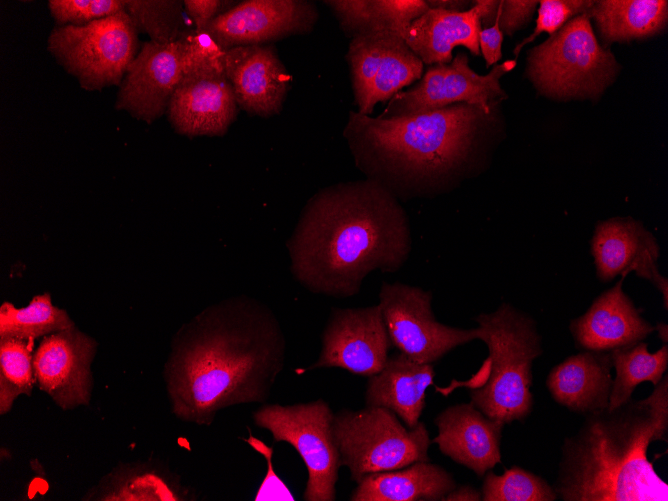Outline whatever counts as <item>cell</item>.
I'll return each instance as SVG.
<instances>
[{
    "mask_svg": "<svg viewBox=\"0 0 668 501\" xmlns=\"http://www.w3.org/2000/svg\"><path fill=\"white\" fill-rule=\"evenodd\" d=\"M285 358L286 339L267 304L248 295L225 299L173 338L163 371L171 411L209 426L222 409L265 403Z\"/></svg>",
    "mask_w": 668,
    "mask_h": 501,
    "instance_id": "cell-1",
    "label": "cell"
},
{
    "mask_svg": "<svg viewBox=\"0 0 668 501\" xmlns=\"http://www.w3.org/2000/svg\"><path fill=\"white\" fill-rule=\"evenodd\" d=\"M286 247L291 273L304 288L347 298L372 271H398L409 258L412 238L397 197L367 178L313 195Z\"/></svg>",
    "mask_w": 668,
    "mask_h": 501,
    "instance_id": "cell-2",
    "label": "cell"
},
{
    "mask_svg": "<svg viewBox=\"0 0 668 501\" xmlns=\"http://www.w3.org/2000/svg\"><path fill=\"white\" fill-rule=\"evenodd\" d=\"M645 399L586 415L565 439L553 486L564 501H667L668 484L647 457L667 442L668 376Z\"/></svg>",
    "mask_w": 668,
    "mask_h": 501,
    "instance_id": "cell-3",
    "label": "cell"
},
{
    "mask_svg": "<svg viewBox=\"0 0 668 501\" xmlns=\"http://www.w3.org/2000/svg\"><path fill=\"white\" fill-rule=\"evenodd\" d=\"M485 115L467 103L394 117L351 111L344 137L368 179L396 197L422 195L468 160Z\"/></svg>",
    "mask_w": 668,
    "mask_h": 501,
    "instance_id": "cell-4",
    "label": "cell"
},
{
    "mask_svg": "<svg viewBox=\"0 0 668 501\" xmlns=\"http://www.w3.org/2000/svg\"><path fill=\"white\" fill-rule=\"evenodd\" d=\"M474 319L488 346L490 372L484 385L471 389V402L504 424L523 421L533 409L532 364L542 353L535 322L507 303Z\"/></svg>",
    "mask_w": 668,
    "mask_h": 501,
    "instance_id": "cell-5",
    "label": "cell"
},
{
    "mask_svg": "<svg viewBox=\"0 0 668 501\" xmlns=\"http://www.w3.org/2000/svg\"><path fill=\"white\" fill-rule=\"evenodd\" d=\"M333 435L340 465L348 468L356 483L372 473L430 461L431 440L424 422L408 428L384 407L366 406L334 413Z\"/></svg>",
    "mask_w": 668,
    "mask_h": 501,
    "instance_id": "cell-6",
    "label": "cell"
},
{
    "mask_svg": "<svg viewBox=\"0 0 668 501\" xmlns=\"http://www.w3.org/2000/svg\"><path fill=\"white\" fill-rule=\"evenodd\" d=\"M618 65L597 41L587 13L569 20L528 58V74L548 96H596L613 80Z\"/></svg>",
    "mask_w": 668,
    "mask_h": 501,
    "instance_id": "cell-7",
    "label": "cell"
},
{
    "mask_svg": "<svg viewBox=\"0 0 668 501\" xmlns=\"http://www.w3.org/2000/svg\"><path fill=\"white\" fill-rule=\"evenodd\" d=\"M138 30L126 11L83 25L53 28L47 48L81 87L101 90L121 84L135 58Z\"/></svg>",
    "mask_w": 668,
    "mask_h": 501,
    "instance_id": "cell-8",
    "label": "cell"
},
{
    "mask_svg": "<svg viewBox=\"0 0 668 501\" xmlns=\"http://www.w3.org/2000/svg\"><path fill=\"white\" fill-rule=\"evenodd\" d=\"M329 404L318 399L293 405L264 404L253 413L256 426L268 430L275 442L290 444L308 473L303 499L334 501L340 455L333 435Z\"/></svg>",
    "mask_w": 668,
    "mask_h": 501,
    "instance_id": "cell-9",
    "label": "cell"
},
{
    "mask_svg": "<svg viewBox=\"0 0 668 501\" xmlns=\"http://www.w3.org/2000/svg\"><path fill=\"white\" fill-rule=\"evenodd\" d=\"M432 293L401 282H383L379 306L392 347L419 363L433 364L452 349L475 339L479 328L461 329L438 322Z\"/></svg>",
    "mask_w": 668,
    "mask_h": 501,
    "instance_id": "cell-10",
    "label": "cell"
},
{
    "mask_svg": "<svg viewBox=\"0 0 668 501\" xmlns=\"http://www.w3.org/2000/svg\"><path fill=\"white\" fill-rule=\"evenodd\" d=\"M515 65L508 60L479 75L469 67L466 54L458 53L450 63L428 67L418 84L391 98L381 116L415 115L457 103L479 106L489 114L492 102L503 95L500 78Z\"/></svg>",
    "mask_w": 668,
    "mask_h": 501,
    "instance_id": "cell-11",
    "label": "cell"
},
{
    "mask_svg": "<svg viewBox=\"0 0 668 501\" xmlns=\"http://www.w3.org/2000/svg\"><path fill=\"white\" fill-rule=\"evenodd\" d=\"M391 347L379 304L332 308L319 357L303 371L338 367L371 377L382 370Z\"/></svg>",
    "mask_w": 668,
    "mask_h": 501,
    "instance_id": "cell-12",
    "label": "cell"
},
{
    "mask_svg": "<svg viewBox=\"0 0 668 501\" xmlns=\"http://www.w3.org/2000/svg\"><path fill=\"white\" fill-rule=\"evenodd\" d=\"M318 19L315 5L302 0H246L212 19L206 30L225 50L264 45L309 32Z\"/></svg>",
    "mask_w": 668,
    "mask_h": 501,
    "instance_id": "cell-13",
    "label": "cell"
},
{
    "mask_svg": "<svg viewBox=\"0 0 668 501\" xmlns=\"http://www.w3.org/2000/svg\"><path fill=\"white\" fill-rule=\"evenodd\" d=\"M96 342L75 326L46 335L33 354L39 389L63 410L87 405L93 379L90 365Z\"/></svg>",
    "mask_w": 668,
    "mask_h": 501,
    "instance_id": "cell-14",
    "label": "cell"
},
{
    "mask_svg": "<svg viewBox=\"0 0 668 501\" xmlns=\"http://www.w3.org/2000/svg\"><path fill=\"white\" fill-rule=\"evenodd\" d=\"M182 74L178 40L170 44L144 43L120 84L116 109L152 123L167 111Z\"/></svg>",
    "mask_w": 668,
    "mask_h": 501,
    "instance_id": "cell-15",
    "label": "cell"
},
{
    "mask_svg": "<svg viewBox=\"0 0 668 501\" xmlns=\"http://www.w3.org/2000/svg\"><path fill=\"white\" fill-rule=\"evenodd\" d=\"M238 104L225 72L193 71L182 77L167 114L176 132L187 136H221L237 116Z\"/></svg>",
    "mask_w": 668,
    "mask_h": 501,
    "instance_id": "cell-16",
    "label": "cell"
},
{
    "mask_svg": "<svg viewBox=\"0 0 668 501\" xmlns=\"http://www.w3.org/2000/svg\"><path fill=\"white\" fill-rule=\"evenodd\" d=\"M597 276L610 281L631 271L650 280L663 294L667 308L668 284L657 268L659 245L643 225L632 218L600 222L591 240Z\"/></svg>",
    "mask_w": 668,
    "mask_h": 501,
    "instance_id": "cell-17",
    "label": "cell"
},
{
    "mask_svg": "<svg viewBox=\"0 0 668 501\" xmlns=\"http://www.w3.org/2000/svg\"><path fill=\"white\" fill-rule=\"evenodd\" d=\"M225 74L239 108L261 117L280 113L291 77L273 46L250 45L228 49Z\"/></svg>",
    "mask_w": 668,
    "mask_h": 501,
    "instance_id": "cell-18",
    "label": "cell"
},
{
    "mask_svg": "<svg viewBox=\"0 0 668 501\" xmlns=\"http://www.w3.org/2000/svg\"><path fill=\"white\" fill-rule=\"evenodd\" d=\"M434 423L438 433L433 442L441 453L478 477L501 463L500 442L505 424L487 417L472 402L446 408Z\"/></svg>",
    "mask_w": 668,
    "mask_h": 501,
    "instance_id": "cell-19",
    "label": "cell"
},
{
    "mask_svg": "<svg viewBox=\"0 0 668 501\" xmlns=\"http://www.w3.org/2000/svg\"><path fill=\"white\" fill-rule=\"evenodd\" d=\"M622 285L623 278L571 322V333L583 349L610 352L640 342L655 330L641 317Z\"/></svg>",
    "mask_w": 668,
    "mask_h": 501,
    "instance_id": "cell-20",
    "label": "cell"
},
{
    "mask_svg": "<svg viewBox=\"0 0 668 501\" xmlns=\"http://www.w3.org/2000/svg\"><path fill=\"white\" fill-rule=\"evenodd\" d=\"M612 367L610 352L586 350L553 367L546 386L558 404L587 415L608 407Z\"/></svg>",
    "mask_w": 668,
    "mask_h": 501,
    "instance_id": "cell-21",
    "label": "cell"
},
{
    "mask_svg": "<svg viewBox=\"0 0 668 501\" xmlns=\"http://www.w3.org/2000/svg\"><path fill=\"white\" fill-rule=\"evenodd\" d=\"M481 22L476 7L457 12L429 8L401 34L408 47L425 64L450 63L452 50L460 45L480 54Z\"/></svg>",
    "mask_w": 668,
    "mask_h": 501,
    "instance_id": "cell-22",
    "label": "cell"
},
{
    "mask_svg": "<svg viewBox=\"0 0 668 501\" xmlns=\"http://www.w3.org/2000/svg\"><path fill=\"white\" fill-rule=\"evenodd\" d=\"M434 376L432 364L416 362L400 352L389 356L382 370L368 379L366 406L390 409L405 426L414 428L420 422L425 392Z\"/></svg>",
    "mask_w": 668,
    "mask_h": 501,
    "instance_id": "cell-23",
    "label": "cell"
},
{
    "mask_svg": "<svg viewBox=\"0 0 668 501\" xmlns=\"http://www.w3.org/2000/svg\"><path fill=\"white\" fill-rule=\"evenodd\" d=\"M457 486L452 474L430 461L366 475L351 501H440Z\"/></svg>",
    "mask_w": 668,
    "mask_h": 501,
    "instance_id": "cell-24",
    "label": "cell"
},
{
    "mask_svg": "<svg viewBox=\"0 0 668 501\" xmlns=\"http://www.w3.org/2000/svg\"><path fill=\"white\" fill-rule=\"evenodd\" d=\"M605 43L627 42L662 31L667 22L666 0L594 1L587 12Z\"/></svg>",
    "mask_w": 668,
    "mask_h": 501,
    "instance_id": "cell-25",
    "label": "cell"
},
{
    "mask_svg": "<svg viewBox=\"0 0 668 501\" xmlns=\"http://www.w3.org/2000/svg\"><path fill=\"white\" fill-rule=\"evenodd\" d=\"M325 4L341 28L353 36L370 32H393L401 36L429 9L427 2L421 0H332Z\"/></svg>",
    "mask_w": 668,
    "mask_h": 501,
    "instance_id": "cell-26",
    "label": "cell"
},
{
    "mask_svg": "<svg viewBox=\"0 0 668 501\" xmlns=\"http://www.w3.org/2000/svg\"><path fill=\"white\" fill-rule=\"evenodd\" d=\"M616 376L612 382L608 409H614L626 403L642 382L649 381L656 386L665 374L668 366V346L665 344L654 353L648 351L647 344L637 342L633 345L610 351Z\"/></svg>",
    "mask_w": 668,
    "mask_h": 501,
    "instance_id": "cell-27",
    "label": "cell"
},
{
    "mask_svg": "<svg viewBox=\"0 0 668 501\" xmlns=\"http://www.w3.org/2000/svg\"><path fill=\"white\" fill-rule=\"evenodd\" d=\"M74 326L63 309L54 306L48 293L33 297L22 308L9 302L0 307V338L32 339Z\"/></svg>",
    "mask_w": 668,
    "mask_h": 501,
    "instance_id": "cell-28",
    "label": "cell"
},
{
    "mask_svg": "<svg viewBox=\"0 0 668 501\" xmlns=\"http://www.w3.org/2000/svg\"><path fill=\"white\" fill-rule=\"evenodd\" d=\"M423 62L395 34L373 79L366 104L360 114L370 115L378 102L395 96L403 87L421 79Z\"/></svg>",
    "mask_w": 668,
    "mask_h": 501,
    "instance_id": "cell-29",
    "label": "cell"
},
{
    "mask_svg": "<svg viewBox=\"0 0 668 501\" xmlns=\"http://www.w3.org/2000/svg\"><path fill=\"white\" fill-rule=\"evenodd\" d=\"M167 483V482H166ZM160 473L149 466L125 465L114 469L91 491L93 500H180Z\"/></svg>",
    "mask_w": 668,
    "mask_h": 501,
    "instance_id": "cell-30",
    "label": "cell"
},
{
    "mask_svg": "<svg viewBox=\"0 0 668 501\" xmlns=\"http://www.w3.org/2000/svg\"><path fill=\"white\" fill-rule=\"evenodd\" d=\"M32 339L0 338V414L10 411L19 395L34 386Z\"/></svg>",
    "mask_w": 668,
    "mask_h": 501,
    "instance_id": "cell-31",
    "label": "cell"
},
{
    "mask_svg": "<svg viewBox=\"0 0 668 501\" xmlns=\"http://www.w3.org/2000/svg\"><path fill=\"white\" fill-rule=\"evenodd\" d=\"M396 33L370 32L354 35L350 41L347 59L358 113H361L389 44Z\"/></svg>",
    "mask_w": 668,
    "mask_h": 501,
    "instance_id": "cell-32",
    "label": "cell"
},
{
    "mask_svg": "<svg viewBox=\"0 0 668 501\" xmlns=\"http://www.w3.org/2000/svg\"><path fill=\"white\" fill-rule=\"evenodd\" d=\"M483 501H554L557 494L545 479L513 466L497 475L489 470L483 476Z\"/></svg>",
    "mask_w": 668,
    "mask_h": 501,
    "instance_id": "cell-33",
    "label": "cell"
},
{
    "mask_svg": "<svg viewBox=\"0 0 668 501\" xmlns=\"http://www.w3.org/2000/svg\"><path fill=\"white\" fill-rule=\"evenodd\" d=\"M182 6L178 0H126L125 11L150 41L170 44L181 34Z\"/></svg>",
    "mask_w": 668,
    "mask_h": 501,
    "instance_id": "cell-34",
    "label": "cell"
},
{
    "mask_svg": "<svg viewBox=\"0 0 668 501\" xmlns=\"http://www.w3.org/2000/svg\"><path fill=\"white\" fill-rule=\"evenodd\" d=\"M178 41L181 47L183 73L193 71L225 72V50L206 30L181 32Z\"/></svg>",
    "mask_w": 668,
    "mask_h": 501,
    "instance_id": "cell-35",
    "label": "cell"
},
{
    "mask_svg": "<svg viewBox=\"0 0 668 501\" xmlns=\"http://www.w3.org/2000/svg\"><path fill=\"white\" fill-rule=\"evenodd\" d=\"M126 0H49L51 15L59 25H83L125 11Z\"/></svg>",
    "mask_w": 668,
    "mask_h": 501,
    "instance_id": "cell-36",
    "label": "cell"
},
{
    "mask_svg": "<svg viewBox=\"0 0 668 501\" xmlns=\"http://www.w3.org/2000/svg\"><path fill=\"white\" fill-rule=\"evenodd\" d=\"M594 1L589 0H543L539 1L536 27L531 35L514 48L517 56L520 50L541 33L554 34L572 18L587 13Z\"/></svg>",
    "mask_w": 668,
    "mask_h": 501,
    "instance_id": "cell-37",
    "label": "cell"
},
{
    "mask_svg": "<svg viewBox=\"0 0 668 501\" xmlns=\"http://www.w3.org/2000/svg\"><path fill=\"white\" fill-rule=\"evenodd\" d=\"M539 1H499V27L502 33L511 36L532 17Z\"/></svg>",
    "mask_w": 668,
    "mask_h": 501,
    "instance_id": "cell-38",
    "label": "cell"
},
{
    "mask_svg": "<svg viewBox=\"0 0 668 501\" xmlns=\"http://www.w3.org/2000/svg\"><path fill=\"white\" fill-rule=\"evenodd\" d=\"M502 41L503 33L499 27V12L497 11L494 24L491 27L482 28L479 33V48L486 61V67L496 64L501 59Z\"/></svg>",
    "mask_w": 668,
    "mask_h": 501,
    "instance_id": "cell-39",
    "label": "cell"
},
{
    "mask_svg": "<svg viewBox=\"0 0 668 501\" xmlns=\"http://www.w3.org/2000/svg\"><path fill=\"white\" fill-rule=\"evenodd\" d=\"M228 3L219 0H184L183 5L195 23L197 30H204L206 25L223 13V6Z\"/></svg>",
    "mask_w": 668,
    "mask_h": 501,
    "instance_id": "cell-40",
    "label": "cell"
},
{
    "mask_svg": "<svg viewBox=\"0 0 668 501\" xmlns=\"http://www.w3.org/2000/svg\"><path fill=\"white\" fill-rule=\"evenodd\" d=\"M474 6L480 18L481 27H491L496 19L499 1L479 0L474 2Z\"/></svg>",
    "mask_w": 668,
    "mask_h": 501,
    "instance_id": "cell-41",
    "label": "cell"
},
{
    "mask_svg": "<svg viewBox=\"0 0 668 501\" xmlns=\"http://www.w3.org/2000/svg\"><path fill=\"white\" fill-rule=\"evenodd\" d=\"M446 501H480L482 500L481 491L470 485L456 486L445 497Z\"/></svg>",
    "mask_w": 668,
    "mask_h": 501,
    "instance_id": "cell-42",
    "label": "cell"
},
{
    "mask_svg": "<svg viewBox=\"0 0 668 501\" xmlns=\"http://www.w3.org/2000/svg\"><path fill=\"white\" fill-rule=\"evenodd\" d=\"M429 8H436V9H443V10H449V11H465V8L468 6L467 1H452V0H431V1H426Z\"/></svg>",
    "mask_w": 668,
    "mask_h": 501,
    "instance_id": "cell-43",
    "label": "cell"
},
{
    "mask_svg": "<svg viewBox=\"0 0 668 501\" xmlns=\"http://www.w3.org/2000/svg\"><path fill=\"white\" fill-rule=\"evenodd\" d=\"M654 328L658 330V333H659V336H660V337H661V335L663 334V336H662V340L666 343V342H667V336H668V334H667V325H665V326L663 327V328H664L663 330H662V328H661V324H660V323H659L656 327H654Z\"/></svg>",
    "mask_w": 668,
    "mask_h": 501,
    "instance_id": "cell-44",
    "label": "cell"
}]
</instances>
